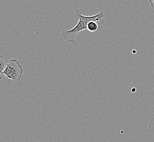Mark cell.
<instances>
[{
  "instance_id": "cell-7",
  "label": "cell",
  "mask_w": 154,
  "mask_h": 142,
  "mask_svg": "<svg viewBox=\"0 0 154 142\" xmlns=\"http://www.w3.org/2000/svg\"><path fill=\"white\" fill-rule=\"evenodd\" d=\"M132 53H133V54H136V51H134H134H132Z\"/></svg>"
},
{
  "instance_id": "cell-4",
  "label": "cell",
  "mask_w": 154,
  "mask_h": 142,
  "mask_svg": "<svg viewBox=\"0 0 154 142\" xmlns=\"http://www.w3.org/2000/svg\"><path fill=\"white\" fill-rule=\"evenodd\" d=\"M6 65L7 64H6L5 61L3 60V55H1L0 56V74L4 71L5 69L6 68Z\"/></svg>"
},
{
  "instance_id": "cell-3",
  "label": "cell",
  "mask_w": 154,
  "mask_h": 142,
  "mask_svg": "<svg viewBox=\"0 0 154 142\" xmlns=\"http://www.w3.org/2000/svg\"><path fill=\"white\" fill-rule=\"evenodd\" d=\"M98 27V26L97 22L90 21L87 25V30L89 31V32H94L97 30Z\"/></svg>"
},
{
  "instance_id": "cell-6",
  "label": "cell",
  "mask_w": 154,
  "mask_h": 142,
  "mask_svg": "<svg viewBox=\"0 0 154 142\" xmlns=\"http://www.w3.org/2000/svg\"><path fill=\"white\" fill-rule=\"evenodd\" d=\"M136 91V88H133V89L131 90V91L132 92H135Z\"/></svg>"
},
{
  "instance_id": "cell-5",
  "label": "cell",
  "mask_w": 154,
  "mask_h": 142,
  "mask_svg": "<svg viewBox=\"0 0 154 142\" xmlns=\"http://www.w3.org/2000/svg\"><path fill=\"white\" fill-rule=\"evenodd\" d=\"M149 2L151 4V7H154V0H149Z\"/></svg>"
},
{
  "instance_id": "cell-1",
  "label": "cell",
  "mask_w": 154,
  "mask_h": 142,
  "mask_svg": "<svg viewBox=\"0 0 154 142\" xmlns=\"http://www.w3.org/2000/svg\"><path fill=\"white\" fill-rule=\"evenodd\" d=\"M74 18L75 20H78L77 25L71 30H63L60 33V36L62 39L69 43H74L75 42L77 35L80 32L87 30V25L89 23L79 17L74 16Z\"/></svg>"
},
{
  "instance_id": "cell-8",
  "label": "cell",
  "mask_w": 154,
  "mask_h": 142,
  "mask_svg": "<svg viewBox=\"0 0 154 142\" xmlns=\"http://www.w3.org/2000/svg\"></svg>"
},
{
  "instance_id": "cell-2",
  "label": "cell",
  "mask_w": 154,
  "mask_h": 142,
  "mask_svg": "<svg viewBox=\"0 0 154 142\" xmlns=\"http://www.w3.org/2000/svg\"><path fill=\"white\" fill-rule=\"evenodd\" d=\"M23 68L17 60L15 59L11 60L7 63L4 71L1 74V79H2V74H3L7 78L13 80L14 82H17L20 80L23 76Z\"/></svg>"
}]
</instances>
